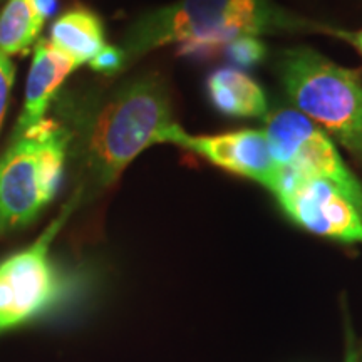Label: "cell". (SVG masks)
Listing matches in <instances>:
<instances>
[{"label": "cell", "mask_w": 362, "mask_h": 362, "mask_svg": "<svg viewBox=\"0 0 362 362\" xmlns=\"http://www.w3.org/2000/svg\"><path fill=\"white\" fill-rule=\"evenodd\" d=\"M317 30L330 25L304 19L274 0H176L136 19L119 49L128 67L144 54L176 44V54L197 61L221 56L225 45L240 35Z\"/></svg>", "instance_id": "1"}, {"label": "cell", "mask_w": 362, "mask_h": 362, "mask_svg": "<svg viewBox=\"0 0 362 362\" xmlns=\"http://www.w3.org/2000/svg\"><path fill=\"white\" fill-rule=\"evenodd\" d=\"M176 123L170 90L160 74L129 81L99 107L84 144L90 187H111L134 158L153 144H173Z\"/></svg>", "instance_id": "2"}, {"label": "cell", "mask_w": 362, "mask_h": 362, "mask_svg": "<svg viewBox=\"0 0 362 362\" xmlns=\"http://www.w3.org/2000/svg\"><path fill=\"white\" fill-rule=\"evenodd\" d=\"M277 71L297 111L362 161V72L339 66L310 47L285 49Z\"/></svg>", "instance_id": "3"}, {"label": "cell", "mask_w": 362, "mask_h": 362, "mask_svg": "<svg viewBox=\"0 0 362 362\" xmlns=\"http://www.w3.org/2000/svg\"><path fill=\"white\" fill-rule=\"evenodd\" d=\"M69 143V131L52 119L13 136L0 158V233L33 223L52 202Z\"/></svg>", "instance_id": "4"}, {"label": "cell", "mask_w": 362, "mask_h": 362, "mask_svg": "<svg viewBox=\"0 0 362 362\" xmlns=\"http://www.w3.org/2000/svg\"><path fill=\"white\" fill-rule=\"evenodd\" d=\"M81 197L83 188L33 245L0 262V332L37 319L66 297L69 287L51 259V243Z\"/></svg>", "instance_id": "5"}, {"label": "cell", "mask_w": 362, "mask_h": 362, "mask_svg": "<svg viewBox=\"0 0 362 362\" xmlns=\"http://www.w3.org/2000/svg\"><path fill=\"white\" fill-rule=\"evenodd\" d=\"M265 134L285 170L336 187L362 211V185L349 170L330 136L292 107H277L264 117Z\"/></svg>", "instance_id": "6"}, {"label": "cell", "mask_w": 362, "mask_h": 362, "mask_svg": "<svg viewBox=\"0 0 362 362\" xmlns=\"http://www.w3.org/2000/svg\"><path fill=\"white\" fill-rule=\"evenodd\" d=\"M272 193L284 214L307 232L341 243H362V211L330 183L284 168Z\"/></svg>", "instance_id": "7"}, {"label": "cell", "mask_w": 362, "mask_h": 362, "mask_svg": "<svg viewBox=\"0 0 362 362\" xmlns=\"http://www.w3.org/2000/svg\"><path fill=\"white\" fill-rule=\"evenodd\" d=\"M173 144L197 153L221 170L255 181L270 193L277 188L284 176V166L272 151L264 129L192 136L181 128Z\"/></svg>", "instance_id": "8"}, {"label": "cell", "mask_w": 362, "mask_h": 362, "mask_svg": "<svg viewBox=\"0 0 362 362\" xmlns=\"http://www.w3.org/2000/svg\"><path fill=\"white\" fill-rule=\"evenodd\" d=\"M74 69H78V66L66 54L54 47L49 39H40L35 42L33 64L25 86L24 107L13 129V136L25 133L27 129L45 119L49 104Z\"/></svg>", "instance_id": "9"}, {"label": "cell", "mask_w": 362, "mask_h": 362, "mask_svg": "<svg viewBox=\"0 0 362 362\" xmlns=\"http://www.w3.org/2000/svg\"><path fill=\"white\" fill-rule=\"evenodd\" d=\"M206 96L220 115L228 117H264L269 115L265 90L237 67H221L208 76Z\"/></svg>", "instance_id": "10"}, {"label": "cell", "mask_w": 362, "mask_h": 362, "mask_svg": "<svg viewBox=\"0 0 362 362\" xmlns=\"http://www.w3.org/2000/svg\"><path fill=\"white\" fill-rule=\"evenodd\" d=\"M49 42L78 67L89 64L106 45L103 21L89 8H72L54 21Z\"/></svg>", "instance_id": "11"}, {"label": "cell", "mask_w": 362, "mask_h": 362, "mask_svg": "<svg viewBox=\"0 0 362 362\" xmlns=\"http://www.w3.org/2000/svg\"><path fill=\"white\" fill-rule=\"evenodd\" d=\"M45 21L35 0H8L0 12V52L24 56L37 42Z\"/></svg>", "instance_id": "12"}, {"label": "cell", "mask_w": 362, "mask_h": 362, "mask_svg": "<svg viewBox=\"0 0 362 362\" xmlns=\"http://www.w3.org/2000/svg\"><path fill=\"white\" fill-rule=\"evenodd\" d=\"M221 56L238 67H255L267 57V44L257 35H240L225 45Z\"/></svg>", "instance_id": "13"}, {"label": "cell", "mask_w": 362, "mask_h": 362, "mask_svg": "<svg viewBox=\"0 0 362 362\" xmlns=\"http://www.w3.org/2000/svg\"><path fill=\"white\" fill-rule=\"evenodd\" d=\"M89 66L94 71L101 72V74H117L126 67L124 64V54L119 49V45H104L93 61L89 62Z\"/></svg>", "instance_id": "14"}, {"label": "cell", "mask_w": 362, "mask_h": 362, "mask_svg": "<svg viewBox=\"0 0 362 362\" xmlns=\"http://www.w3.org/2000/svg\"><path fill=\"white\" fill-rule=\"evenodd\" d=\"M13 74H16V69H13L11 59H8L6 54L0 52V126H2L4 116H6V111L8 106Z\"/></svg>", "instance_id": "15"}, {"label": "cell", "mask_w": 362, "mask_h": 362, "mask_svg": "<svg viewBox=\"0 0 362 362\" xmlns=\"http://www.w3.org/2000/svg\"><path fill=\"white\" fill-rule=\"evenodd\" d=\"M330 35H336V37L346 40V42H349L354 45L362 54V29L361 30H342V29H334V27H330Z\"/></svg>", "instance_id": "16"}, {"label": "cell", "mask_w": 362, "mask_h": 362, "mask_svg": "<svg viewBox=\"0 0 362 362\" xmlns=\"http://www.w3.org/2000/svg\"><path fill=\"white\" fill-rule=\"evenodd\" d=\"M347 362H356V357H354V354H352L349 359H347Z\"/></svg>", "instance_id": "17"}]
</instances>
